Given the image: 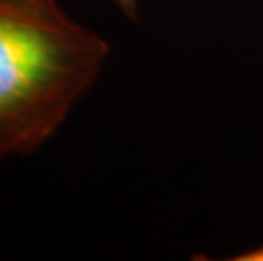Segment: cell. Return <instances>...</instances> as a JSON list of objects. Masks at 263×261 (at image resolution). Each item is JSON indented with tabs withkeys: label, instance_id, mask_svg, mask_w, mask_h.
I'll use <instances>...</instances> for the list:
<instances>
[{
	"label": "cell",
	"instance_id": "1",
	"mask_svg": "<svg viewBox=\"0 0 263 261\" xmlns=\"http://www.w3.org/2000/svg\"><path fill=\"white\" fill-rule=\"evenodd\" d=\"M109 58V41L60 0H0V159L46 146Z\"/></svg>",
	"mask_w": 263,
	"mask_h": 261
},
{
	"label": "cell",
	"instance_id": "2",
	"mask_svg": "<svg viewBox=\"0 0 263 261\" xmlns=\"http://www.w3.org/2000/svg\"><path fill=\"white\" fill-rule=\"evenodd\" d=\"M109 2L112 4V7L122 15V17L138 21L144 0H109Z\"/></svg>",
	"mask_w": 263,
	"mask_h": 261
},
{
	"label": "cell",
	"instance_id": "3",
	"mask_svg": "<svg viewBox=\"0 0 263 261\" xmlns=\"http://www.w3.org/2000/svg\"><path fill=\"white\" fill-rule=\"evenodd\" d=\"M229 259L231 261H263V244L258 248L250 249V251H245V253L236 254V256H231Z\"/></svg>",
	"mask_w": 263,
	"mask_h": 261
}]
</instances>
